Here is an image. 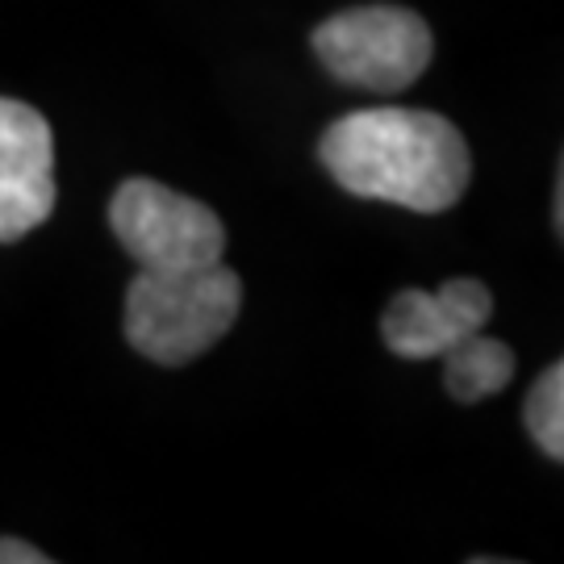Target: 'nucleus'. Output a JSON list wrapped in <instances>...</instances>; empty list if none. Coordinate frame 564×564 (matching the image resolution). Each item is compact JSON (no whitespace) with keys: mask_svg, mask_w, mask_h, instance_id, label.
I'll use <instances>...</instances> for the list:
<instances>
[{"mask_svg":"<svg viewBox=\"0 0 564 564\" xmlns=\"http://www.w3.org/2000/svg\"><path fill=\"white\" fill-rule=\"evenodd\" d=\"M318 160L343 193L364 202L444 214L464 197L473 160L468 142L431 109H356L326 126Z\"/></svg>","mask_w":564,"mask_h":564,"instance_id":"1","label":"nucleus"},{"mask_svg":"<svg viewBox=\"0 0 564 564\" xmlns=\"http://www.w3.org/2000/svg\"><path fill=\"white\" fill-rule=\"evenodd\" d=\"M242 281L223 260L184 272H147L126 289V339L155 364L181 368L235 326Z\"/></svg>","mask_w":564,"mask_h":564,"instance_id":"2","label":"nucleus"},{"mask_svg":"<svg viewBox=\"0 0 564 564\" xmlns=\"http://www.w3.org/2000/svg\"><path fill=\"white\" fill-rule=\"evenodd\" d=\"M314 55L339 84L393 97L423 76L435 39L414 9L402 4H356L314 30Z\"/></svg>","mask_w":564,"mask_h":564,"instance_id":"3","label":"nucleus"},{"mask_svg":"<svg viewBox=\"0 0 564 564\" xmlns=\"http://www.w3.org/2000/svg\"><path fill=\"white\" fill-rule=\"evenodd\" d=\"M109 226L126 256L147 272L209 268L226 251V230L209 205L147 176H134L113 193Z\"/></svg>","mask_w":564,"mask_h":564,"instance_id":"4","label":"nucleus"},{"mask_svg":"<svg viewBox=\"0 0 564 564\" xmlns=\"http://www.w3.org/2000/svg\"><path fill=\"white\" fill-rule=\"evenodd\" d=\"M55 209V134L39 109L0 97V242L39 230Z\"/></svg>","mask_w":564,"mask_h":564,"instance_id":"5","label":"nucleus"},{"mask_svg":"<svg viewBox=\"0 0 564 564\" xmlns=\"http://www.w3.org/2000/svg\"><path fill=\"white\" fill-rule=\"evenodd\" d=\"M494 314V297L481 281L456 276L435 293L405 289L381 314V339L402 360H435L473 330H481Z\"/></svg>","mask_w":564,"mask_h":564,"instance_id":"6","label":"nucleus"},{"mask_svg":"<svg viewBox=\"0 0 564 564\" xmlns=\"http://www.w3.org/2000/svg\"><path fill=\"white\" fill-rule=\"evenodd\" d=\"M514 381V351L481 330L464 335L444 351V384L456 402H481Z\"/></svg>","mask_w":564,"mask_h":564,"instance_id":"7","label":"nucleus"},{"mask_svg":"<svg viewBox=\"0 0 564 564\" xmlns=\"http://www.w3.org/2000/svg\"><path fill=\"white\" fill-rule=\"evenodd\" d=\"M531 440L540 444L547 460H564V364H547L540 381L531 384L523 405Z\"/></svg>","mask_w":564,"mask_h":564,"instance_id":"8","label":"nucleus"},{"mask_svg":"<svg viewBox=\"0 0 564 564\" xmlns=\"http://www.w3.org/2000/svg\"><path fill=\"white\" fill-rule=\"evenodd\" d=\"M0 564H51V556L25 540H0Z\"/></svg>","mask_w":564,"mask_h":564,"instance_id":"9","label":"nucleus"}]
</instances>
